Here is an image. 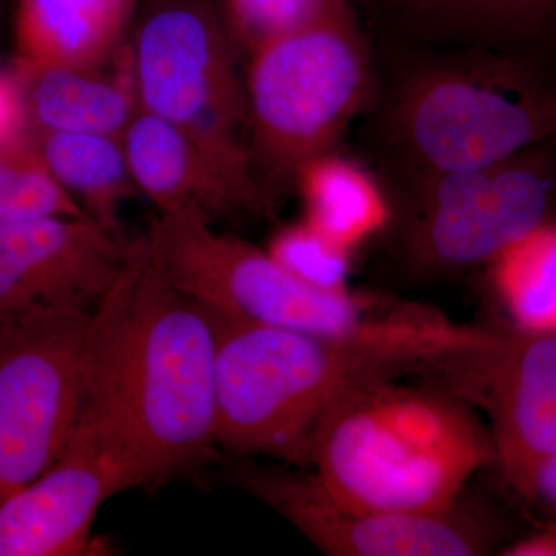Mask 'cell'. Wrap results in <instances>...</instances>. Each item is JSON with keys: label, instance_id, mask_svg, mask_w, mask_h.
I'll use <instances>...</instances> for the list:
<instances>
[{"label": "cell", "instance_id": "2e32d148", "mask_svg": "<svg viewBox=\"0 0 556 556\" xmlns=\"http://www.w3.org/2000/svg\"><path fill=\"white\" fill-rule=\"evenodd\" d=\"M134 0H21V62L100 70L118 49Z\"/></svg>", "mask_w": 556, "mask_h": 556}, {"label": "cell", "instance_id": "cb8c5ba5", "mask_svg": "<svg viewBox=\"0 0 556 556\" xmlns=\"http://www.w3.org/2000/svg\"><path fill=\"white\" fill-rule=\"evenodd\" d=\"M519 495L543 508L556 521V455L533 471Z\"/></svg>", "mask_w": 556, "mask_h": 556}, {"label": "cell", "instance_id": "30bf717a", "mask_svg": "<svg viewBox=\"0 0 556 556\" xmlns=\"http://www.w3.org/2000/svg\"><path fill=\"white\" fill-rule=\"evenodd\" d=\"M415 376L484 415L495 464L515 492L556 455L555 334L493 331L482 345L428 358Z\"/></svg>", "mask_w": 556, "mask_h": 556}, {"label": "cell", "instance_id": "5b68a950", "mask_svg": "<svg viewBox=\"0 0 556 556\" xmlns=\"http://www.w3.org/2000/svg\"><path fill=\"white\" fill-rule=\"evenodd\" d=\"M367 90V51L350 3L251 51L249 153L274 204L309 161L334 152Z\"/></svg>", "mask_w": 556, "mask_h": 556}, {"label": "cell", "instance_id": "7402d4cb", "mask_svg": "<svg viewBox=\"0 0 556 556\" xmlns=\"http://www.w3.org/2000/svg\"><path fill=\"white\" fill-rule=\"evenodd\" d=\"M268 252L300 280L328 291H346L351 251L309 225L306 219L278 230Z\"/></svg>", "mask_w": 556, "mask_h": 556}, {"label": "cell", "instance_id": "d6986e66", "mask_svg": "<svg viewBox=\"0 0 556 556\" xmlns=\"http://www.w3.org/2000/svg\"><path fill=\"white\" fill-rule=\"evenodd\" d=\"M489 265L497 299L515 327L556 336V225L544 222Z\"/></svg>", "mask_w": 556, "mask_h": 556}, {"label": "cell", "instance_id": "7c38bea8", "mask_svg": "<svg viewBox=\"0 0 556 556\" xmlns=\"http://www.w3.org/2000/svg\"><path fill=\"white\" fill-rule=\"evenodd\" d=\"M146 485L129 445L83 405L56 460L0 504V556L90 555L102 504Z\"/></svg>", "mask_w": 556, "mask_h": 556}, {"label": "cell", "instance_id": "4fadbf2b", "mask_svg": "<svg viewBox=\"0 0 556 556\" xmlns=\"http://www.w3.org/2000/svg\"><path fill=\"white\" fill-rule=\"evenodd\" d=\"M129 243L90 217L0 226V318L40 308L93 309L123 269Z\"/></svg>", "mask_w": 556, "mask_h": 556}, {"label": "cell", "instance_id": "ac0fdd59", "mask_svg": "<svg viewBox=\"0 0 556 556\" xmlns=\"http://www.w3.org/2000/svg\"><path fill=\"white\" fill-rule=\"evenodd\" d=\"M295 188L305 201L306 222L350 251L386 228L390 219V206L376 179L334 152L309 161Z\"/></svg>", "mask_w": 556, "mask_h": 556}, {"label": "cell", "instance_id": "ffe728a7", "mask_svg": "<svg viewBox=\"0 0 556 556\" xmlns=\"http://www.w3.org/2000/svg\"><path fill=\"white\" fill-rule=\"evenodd\" d=\"M46 217H89L47 169L30 138L0 141V226Z\"/></svg>", "mask_w": 556, "mask_h": 556}, {"label": "cell", "instance_id": "6da1fadb", "mask_svg": "<svg viewBox=\"0 0 556 556\" xmlns=\"http://www.w3.org/2000/svg\"><path fill=\"white\" fill-rule=\"evenodd\" d=\"M211 314L167 278L146 237L91 309L84 405L129 445L146 484L188 470L215 447Z\"/></svg>", "mask_w": 556, "mask_h": 556}, {"label": "cell", "instance_id": "5bb4252c", "mask_svg": "<svg viewBox=\"0 0 556 556\" xmlns=\"http://www.w3.org/2000/svg\"><path fill=\"white\" fill-rule=\"evenodd\" d=\"M121 141L135 185L163 217L212 225L249 214L195 144L160 116L138 108Z\"/></svg>", "mask_w": 556, "mask_h": 556}, {"label": "cell", "instance_id": "7a4b0ae2", "mask_svg": "<svg viewBox=\"0 0 556 556\" xmlns=\"http://www.w3.org/2000/svg\"><path fill=\"white\" fill-rule=\"evenodd\" d=\"M399 379L340 399L314 434L308 468L351 507L426 514L456 506L470 479L495 464L485 424L444 388Z\"/></svg>", "mask_w": 556, "mask_h": 556}, {"label": "cell", "instance_id": "9c48e42d", "mask_svg": "<svg viewBox=\"0 0 556 556\" xmlns=\"http://www.w3.org/2000/svg\"><path fill=\"white\" fill-rule=\"evenodd\" d=\"M536 148L484 169L416 181L405 251L417 270L445 273L489 263L547 222L554 181Z\"/></svg>", "mask_w": 556, "mask_h": 556}, {"label": "cell", "instance_id": "484cf974", "mask_svg": "<svg viewBox=\"0 0 556 556\" xmlns=\"http://www.w3.org/2000/svg\"><path fill=\"white\" fill-rule=\"evenodd\" d=\"M401 2L408 7V10H412L417 16L426 20L431 10L437 7L439 0H401Z\"/></svg>", "mask_w": 556, "mask_h": 556}, {"label": "cell", "instance_id": "d4e9b609", "mask_svg": "<svg viewBox=\"0 0 556 556\" xmlns=\"http://www.w3.org/2000/svg\"><path fill=\"white\" fill-rule=\"evenodd\" d=\"M20 94L13 80L0 78V141L25 137Z\"/></svg>", "mask_w": 556, "mask_h": 556}, {"label": "cell", "instance_id": "e0dca14e", "mask_svg": "<svg viewBox=\"0 0 556 556\" xmlns=\"http://www.w3.org/2000/svg\"><path fill=\"white\" fill-rule=\"evenodd\" d=\"M54 179L91 219L123 237L119 208L139 192L118 137L78 131L27 135Z\"/></svg>", "mask_w": 556, "mask_h": 556}, {"label": "cell", "instance_id": "52a82bcc", "mask_svg": "<svg viewBox=\"0 0 556 556\" xmlns=\"http://www.w3.org/2000/svg\"><path fill=\"white\" fill-rule=\"evenodd\" d=\"M391 123L417 177L484 169L556 137V93L508 62L439 65L405 84Z\"/></svg>", "mask_w": 556, "mask_h": 556}, {"label": "cell", "instance_id": "9a60e30c", "mask_svg": "<svg viewBox=\"0 0 556 556\" xmlns=\"http://www.w3.org/2000/svg\"><path fill=\"white\" fill-rule=\"evenodd\" d=\"M14 84L27 135L78 131L121 138L138 110L135 91L98 70L21 62Z\"/></svg>", "mask_w": 556, "mask_h": 556}, {"label": "cell", "instance_id": "8992f818", "mask_svg": "<svg viewBox=\"0 0 556 556\" xmlns=\"http://www.w3.org/2000/svg\"><path fill=\"white\" fill-rule=\"evenodd\" d=\"M138 108L177 127L240 197L249 214L270 215L251 153L244 84L233 36L212 0H159L134 43Z\"/></svg>", "mask_w": 556, "mask_h": 556}, {"label": "cell", "instance_id": "44dd1931", "mask_svg": "<svg viewBox=\"0 0 556 556\" xmlns=\"http://www.w3.org/2000/svg\"><path fill=\"white\" fill-rule=\"evenodd\" d=\"M426 21L482 42L532 40L555 30L556 0H439Z\"/></svg>", "mask_w": 556, "mask_h": 556}, {"label": "cell", "instance_id": "8fae6325", "mask_svg": "<svg viewBox=\"0 0 556 556\" xmlns=\"http://www.w3.org/2000/svg\"><path fill=\"white\" fill-rule=\"evenodd\" d=\"M230 477L331 556H477L495 530L460 506L426 514H383L340 503L308 467L239 463Z\"/></svg>", "mask_w": 556, "mask_h": 556}, {"label": "cell", "instance_id": "603a6c76", "mask_svg": "<svg viewBox=\"0 0 556 556\" xmlns=\"http://www.w3.org/2000/svg\"><path fill=\"white\" fill-rule=\"evenodd\" d=\"M348 0H226L233 39L249 51L313 24Z\"/></svg>", "mask_w": 556, "mask_h": 556}, {"label": "cell", "instance_id": "277c9868", "mask_svg": "<svg viewBox=\"0 0 556 556\" xmlns=\"http://www.w3.org/2000/svg\"><path fill=\"white\" fill-rule=\"evenodd\" d=\"M217 334L215 445L308 467L321 420L365 383L415 375L408 348L320 338L208 313Z\"/></svg>", "mask_w": 556, "mask_h": 556}, {"label": "cell", "instance_id": "3957f363", "mask_svg": "<svg viewBox=\"0 0 556 556\" xmlns=\"http://www.w3.org/2000/svg\"><path fill=\"white\" fill-rule=\"evenodd\" d=\"M146 239L167 278L208 313L320 336L408 348L427 357L463 350L478 328L434 309L300 280L268 251L212 225L161 217Z\"/></svg>", "mask_w": 556, "mask_h": 556}, {"label": "cell", "instance_id": "ba28073f", "mask_svg": "<svg viewBox=\"0 0 556 556\" xmlns=\"http://www.w3.org/2000/svg\"><path fill=\"white\" fill-rule=\"evenodd\" d=\"M91 309L0 318V504L56 460L84 405Z\"/></svg>", "mask_w": 556, "mask_h": 556}]
</instances>
